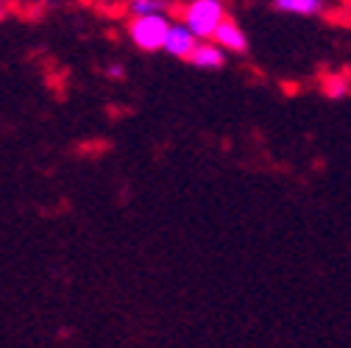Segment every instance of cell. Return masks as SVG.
Listing matches in <instances>:
<instances>
[{
	"mask_svg": "<svg viewBox=\"0 0 351 348\" xmlns=\"http://www.w3.org/2000/svg\"><path fill=\"white\" fill-rule=\"evenodd\" d=\"M324 95L332 98V101L351 98V75L348 73H329L324 78Z\"/></svg>",
	"mask_w": 351,
	"mask_h": 348,
	"instance_id": "52a82bcc",
	"label": "cell"
},
{
	"mask_svg": "<svg viewBox=\"0 0 351 348\" xmlns=\"http://www.w3.org/2000/svg\"><path fill=\"white\" fill-rule=\"evenodd\" d=\"M9 14V0H0V20Z\"/></svg>",
	"mask_w": 351,
	"mask_h": 348,
	"instance_id": "30bf717a",
	"label": "cell"
},
{
	"mask_svg": "<svg viewBox=\"0 0 351 348\" xmlns=\"http://www.w3.org/2000/svg\"><path fill=\"white\" fill-rule=\"evenodd\" d=\"M170 17L184 23L198 39H215V31L229 14L223 0H184V3H173Z\"/></svg>",
	"mask_w": 351,
	"mask_h": 348,
	"instance_id": "6da1fadb",
	"label": "cell"
},
{
	"mask_svg": "<svg viewBox=\"0 0 351 348\" xmlns=\"http://www.w3.org/2000/svg\"><path fill=\"white\" fill-rule=\"evenodd\" d=\"M170 25H173L170 14H131L128 36H131V42H134L140 51L156 53V51L165 48V39H167Z\"/></svg>",
	"mask_w": 351,
	"mask_h": 348,
	"instance_id": "7a4b0ae2",
	"label": "cell"
},
{
	"mask_svg": "<svg viewBox=\"0 0 351 348\" xmlns=\"http://www.w3.org/2000/svg\"><path fill=\"white\" fill-rule=\"evenodd\" d=\"M190 64H195L201 70H221V67H226V51L217 45L215 39H201L198 48L190 56Z\"/></svg>",
	"mask_w": 351,
	"mask_h": 348,
	"instance_id": "8992f818",
	"label": "cell"
},
{
	"mask_svg": "<svg viewBox=\"0 0 351 348\" xmlns=\"http://www.w3.org/2000/svg\"><path fill=\"white\" fill-rule=\"evenodd\" d=\"M106 73H109L112 78H123V64H109Z\"/></svg>",
	"mask_w": 351,
	"mask_h": 348,
	"instance_id": "9c48e42d",
	"label": "cell"
},
{
	"mask_svg": "<svg viewBox=\"0 0 351 348\" xmlns=\"http://www.w3.org/2000/svg\"><path fill=\"white\" fill-rule=\"evenodd\" d=\"M274 9L290 17H306V20H318L329 12V0H271Z\"/></svg>",
	"mask_w": 351,
	"mask_h": 348,
	"instance_id": "5b68a950",
	"label": "cell"
},
{
	"mask_svg": "<svg viewBox=\"0 0 351 348\" xmlns=\"http://www.w3.org/2000/svg\"><path fill=\"white\" fill-rule=\"evenodd\" d=\"M198 36L184 25V23H179V20H173V25H170V31H167V39H165V53L167 56H173V59H184V62H190V56H193V51L198 48Z\"/></svg>",
	"mask_w": 351,
	"mask_h": 348,
	"instance_id": "3957f363",
	"label": "cell"
},
{
	"mask_svg": "<svg viewBox=\"0 0 351 348\" xmlns=\"http://www.w3.org/2000/svg\"><path fill=\"white\" fill-rule=\"evenodd\" d=\"M131 14H170L173 0H128Z\"/></svg>",
	"mask_w": 351,
	"mask_h": 348,
	"instance_id": "ba28073f",
	"label": "cell"
},
{
	"mask_svg": "<svg viewBox=\"0 0 351 348\" xmlns=\"http://www.w3.org/2000/svg\"><path fill=\"white\" fill-rule=\"evenodd\" d=\"M215 42H217V45H221L226 53H234V56H245V53H248V36H245V31L240 28V23L232 20V17H226V20L221 23V28L215 31Z\"/></svg>",
	"mask_w": 351,
	"mask_h": 348,
	"instance_id": "277c9868",
	"label": "cell"
}]
</instances>
